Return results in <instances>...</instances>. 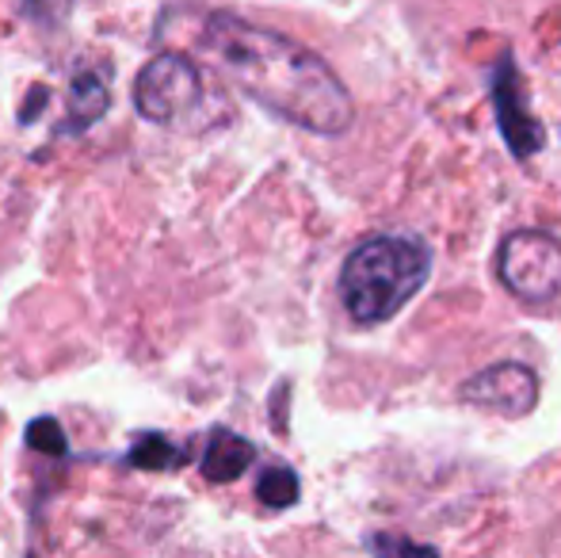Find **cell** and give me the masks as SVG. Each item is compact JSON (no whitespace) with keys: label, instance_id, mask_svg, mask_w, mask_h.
<instances>
[{"label":"cell","instance_id":"5b68a950","mask_svg":"<svg viewBox=\"0 0 561 558\" xmlns=\"http://www.w3.org/2000/svg\"><path fill=\"white\" fill-rule=\"evenodd\" d=\"M462 402L496 418H527L539 402V379L527 364H493L462 383Z\"/></svg>","mask_w":561,"mask_h":558},{"label":"cell","instance_id":"52a82bcc","mask_svg":"<svg viewBox=\"0 0 561 558\" xmlns=\"http://www.w3.org/2000/svg\"><path fill=\"white\" fill-rule=\"evenodd\" d=\"M252 459H256V447L249 440L229 429H218L210 432L207 452H203V478L207 482H237L252 467Z\"/></svg>","mask_w":561,"mask_h":558},{"label":"cell","instance_id":"277c9868","mask_svg":"<svg viewBox=\"0 0 561 558\" xmlns=\"http://www.w3.org/2000/svg\"><path fill=\"white\" fill-rule=\"evenodd\" d=\"M203 100V73L184 54H157L134 81V107L146 123L157 127H176L199 107Z\"/></svg>","mask_w":561,"mask_h":558},{"label":"cell","instance_id":"7a4b0ae2","mask_svg":"<svg viewBox=\"0 0 561 558\" xmlns=\"http://www.w3.org/2000/svg\"><path fill=\"white\" fill-rule=\"evenodd\" d=\"M432 253L421 238L382 234L355 246L340 272V303L355 326L390 321L428 283Z\"/></svg>","mask_w":561,"mask_h":558},{"label":"cell","instance_id":"ba28073f","mask_svg":"<svg viewBox=\"0 0 561 558\" xmlns=\"http://www.w3.org/2000/svg\"><path fill=\"white\" fill-rule=\"evenodd\" d=\"M69 130H84L89 123H96L100 115L107 112V81L104 77H96V73H81L73 81V89H69Z\"/></svg>","mask_w":561,"mask_h":558},{"label":"cell","instance_id":"9c48e42d","mask_svg":"<svg viewBox=\"0 0 561 558\" xmlns=\"http://www.w3.org/2000/svg\"><path fill=\"white\" fill-rule=\"evenodd\" d=\"M298 493H302V482H298L295 470L283 467V463L267 467L264 475L256 478V498L264 501L267 509H287V505H295Z\"/></svg>","mask_w":561,"mask_h":558},{"label":"cell","instance_id":"8fae6325","mask_svg":"<svg viewBox=\"0 0 561 558\" xmlns=\"http://www.w3.org/2000/svg\"><path fill=\"white\" fill-rule=\"evenodd\" d=\"M27 440H31V447H43V452H50V455H61L66 452V436H61V429L54 424L50 418H43V421H35L27 429Z\"/></svg>","mask_w":561,"mask_h":558},{"label":"cell","instance_id":"30bf717a","mask_svg":"<svg viewBox=\"0 0 561 558\" xmlns=\"http://www.w3.org/2000/svg\"><path fill=\"white\" fill-rule=\"evenodd\" d=\"M134 467H146V470H172L180 459H184V447H176L169 436H141L130 452Z\"/></svg>","mask_w":561,"mask_h":558},{"label":"cell","instance_id":"3957f363","mask_svg":"<svg viewBox=\"0 0 561 558\" xmlns=\"http://www.w3.org/2000/svg\"><path fill=\"white\" fill-rule=\"evenodd\" d=\"M496 276L519 303H550L561 295V241L547 230H516L501 241Z\"/></svg>","mask_w":561,"mask_h":558},{"label":"cell","instance_id":"6da1fadb","mask_svg":"<svg viewBox=\"0 0 561 558\" xmlns=\"http://www.w3.org/2000/svg\"><path fill=\"white\" fill-rule=\"evenodd\" d=\"M195 43L244 96L295 127L329 138L352 127L355 104L344 81L295 38L244 23L229 12H210Z\"/></svg>","mask_w":561,"mask_h":558},{"label":"cell","instance_id":"8992f818","mask_svg":"<svg viewBox=\"0 0 561 558\" xmlns=\"http://www.w3.org/2000/svg\"><path fill=\"white\" fill-rule=\"evenodd\" d=\"M493 104H496V119H501L504 141L512 146V153L531 157L535 149L542 146V127H539V119L524 107V96H519V77H516V69H512V58L496 69Z\"/></svg>","mask_w":561,"mask_h":558}]
</instances>
